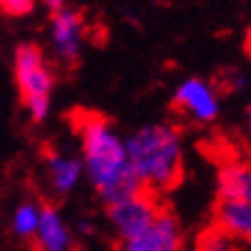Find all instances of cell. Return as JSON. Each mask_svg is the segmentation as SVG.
<instances>
[{
	"label": "cell",
	"instance_id": "1",
	"mask_svg": "<svg viewBox=\"0 0 251 251\" xmlns=\"http://www.w3.org/2000/svg\"><path fill=\"white\" fill-rule=\"evenodd\" d=\"M76 131L81 141L78 159L83 164V177L104 205L141 189L131 173L125 136H120L106 118L95 113L78 115Z\"/></svg>",
	"mask_w": 251,
	"mask_h": 251
},
{
	"label": "cell",
	"instance_id": "2",
	"mask_svg": "<svg viewBox=\"0 0 251 251\" xmlns=\"http://www.w3.org/2000/svg\"><path fill=\"white\" fill-rule=\"evenodd\" d=\"M131 173L138 187L150 194L173 189L182 177L184 138L182 131L168 122L138 127L125 138Z\"/></svg>",
	"mask_w": 251,
	"mask_h": 251
},
{
	"label": "cell",
	"instance_id": "3",
	"mask_svg": "<svg viewBox=\"0 0 251 251\" xmlns=\"http://www.w3.org/2000/svg\"><path fill=\"white\" fill-rule=\"evenodd\" d=\"M14 81L30 120L44 122L51 113V92L55 76L37 44H21L14 51Z\"/></svg>",
	"mask_w": 251,
	"mask_h": 251
},
{
	"label": "cell",
	"instance_id": "4",
	"mask_svg": "<svg viewBox=\"0 0 251 251\" xmlns=\"http://www.w3.org/2000/svg\"><path fill=\"white\" fill-rule=\"evenodd\" d=\"M161 207L157 205V201L150 191L138 189L129 196L120 198L115 203L106 205V219L113 228L115 237L125 242L129 237L138 235L141 230H145L154 221V217L159 214Z\"/></svg>",
	"mask_w": 251,
	"mask_h": 251
},
{
	"label": "cell",
	"instance_id": "5",
	"mask_svg": "<svg viewBox=\"0 0 251 251\" xmlns=\"http://www.w3.org/2000/svg\"><path fill=\"white\" fill-rule=\"evenodd\" d=\"M173 106L196 125H212L221 113V97L207 78L189 76L180 81L173 92Z\"/></svg>",
	"mask_w": 251,
	"mask_h": 251
},
{
	"label": "cell",
	"instance_id": "6",
	"mask_svg": "<svg viewBox=\"0 0 251 251\" xmlns=\"http://www.w3.org/2000/svg\"><path fill=\"white\" fill-rule=\"evenodd\" d=\"M184 233L177 217L159 210L154 221L138 235L122 242V251H182Z\"/></svg>",
	"mask_w": 251,
	"mask_h": 251
},
{
	"label": "cell",
	"instance_id": "7",
	"mask_svg": "<svg viewBox=\"0 0 251 251\" xmlns=\"http://www.w3.org/2000/svg\"><path fill=\"white\" fill-rule=\"evenodd\" d=\"M51 44L58 60L74 65L83 53L85 44V21L76 9L60 7L51 19Z\"/></svg>",
	"mask_w": 251,
	"mask_h": 251
},
{
	"label": "cell",
	"instance_id": "8",
	"mask_svg": "<svg viewBox=\"0 0 251 251\" xmlns=\"http://www.w3.org/2000/svg\"><path fill=\"white\" fill-rule=\"evenodd\" d=\"M35 247L37 251H72L74 249V235L67 226L60 210L53 205H42L39 226L35 233Z\"/></svg>",
	"mask_w": 251,
	"mask_h": 251
},
{
	"label": "cell",
	"instance_id": "9",
	"mask_svg": "<svg viewBox=\"0 0 251 251\" xmlns=\"http://www.w3.org/2000/svg\"><path fill=\"white\" fill-rule=\"evenodd\" d=\"M214 226L244 247H251V201H219Z\"/></svg>",
	"mask_w": 251,
	"mask_h": 251
},
{
	"label": "cell",
	"instance_id": "10",
	"mask_svg": "<svg viewBox=\"0 0 251 251\" xmlns=\"http://www.w3.org/2000/svg\"><path fill=\"white\" fill-rule=\"evenodd\" d=\"M46 177L49 187L58 196H69L83 180V164L78 157L65 152H49L46 154Z\"/></svg>",
	"mask_w": 251,
	"mask_h": 251
},
{
	"label": "cell",
	"instance_id": "11",
	"mask_svg": "<svg viewBox=\"0 0 251 251\" xmlns=\"http://www.w3.org/2000/svg\"><path fill=\"white\" fill-rule=\"evenodd\" d=\"M219 201H251V164L228 161L217 173Z\"/></svg>",
	"mask_w": 251,
	"mask_h": 251
},
{
	"label": "cell",
	"instance_id": "12",
	"mask_svg": "<svg viewBox=\"0 0 251 251\" xmlns=\"http://www.w3.org/2000/svg\"><path fill=\"white\" fill-rule=\"evenodd\" d=\"M39 214H42V205H37L35 201L19 203L12 212V221H9V228H12L14 237H19L23 242L32 240L39 226Z\"/></svg>",
	"mask_w": 251,
	"mask_h": 251
},
{
	"label": "cell",
	"instance_id": "13",
	"mask_svg": "<svg viewBox=\"0 0 251 251\" xmlns=\"http://www.w3.org/2000/svg\"><path fill=\"white\" fill-rule=\"evenodd\" d=\"M196 251H244V244H240L237 240L226 235L224 230L212 226V228H207L203 235L198 237Z\"/></svg>",
	"mask_w": 251,
	"mask_h": 251
},
{
	"label": "cell",
	"instance_id": "14",
	"mask_svg": "<svg viewBox=\"0 0 251 251\" xmlns=\"http://www.w3.org/2000/svg\"><path fill=\"white\" fill-rule=\"evenodd\" d=\"M37 0H0V14L9 16V19H21L35 12Z\"/></svg>",
	"mask_w": 251,
	"mask_h": 251
},
{
	"label": "cell",
	"instance_id": "15",
	"mask_svg": "<svg viewBox=\"0 0 251 251\" xmlns=\"http://www.w3.org/2000/svg\"><path fill=\"white\" fill-rule=\"evenodd\" d=\"M244 134L251 141V101H249V106H247V111H244Z\"/></svg>",
	"mask_w": 251,
	"mask_h": 251
},
{
	"label": "cell",
	"instance_id": "16",
	"mask_svg": "<svg viewBox=\"0 0 251 251\" xmlns=\"http://www.w3.org/2000/svg\"><path fill=\"white\" fill-rule=\"evenodd\" d=\"M76 230H78V233H83V235H92V230H95V228H92V224L88 219H81L76 224Z\"/></svg>",
	"mask_w": 251,
	"mask_h": 251
},
{
	"label": "cell",
	"instance_id": "17",
	"mask_svg": "<svg viewBox=\"0 0 251 251\" xmlns=\"http://www.w3.org/2000/svg\"><path fill=\"white\" fill-rule=\"evenodd\" d=\"M44 7H49L51 12H55V9H60V7H65V0H39Z\"/></svg>",
	"mask_w": 251,
	"mask_h": 251
},
{
	"label": "cell",
	"instance_id": "18",
	"mask_svg": "<svg viewBox=\"0 0 251 251\" xmlns=\"http://www.w3.org/2000/svg\"><path fill=\"white\" fill-rule=\"evenodd\" d=\"M247 53H249V58H251V25H249V30H247Z\"/></svg>",
	"mask_w": 251,
	"mask_h": 251
}]
</instances>
